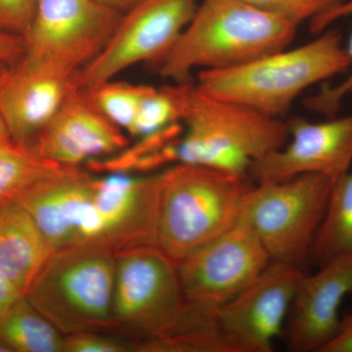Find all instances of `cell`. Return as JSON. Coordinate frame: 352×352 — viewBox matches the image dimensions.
Returning a JSON list of instances; mask_svg holds the SVG:
<instances>
[{"label": "cell", "instance_id": "obj_13", "mask_svg": "<svg viewBox=\"0 0 352 352\" xmlns=\"http://www.w3.org/2000/svg\"><path fill=\"white\" fill-rule=\"evenodd\" d=\"M286 144L252 164L254 182H276L305 173L335 180L352 166V113L311 122L300 117L287 120Z\"/></svg>", "mask_w": 352, "mask_h": 352}, {"label": "cell", "instance_id": "obj_8", "mask_svg": "<svg viewBox=\"0 0 352 352\" xmlns=\"http://www.w3.org/2000/svg\"><path fill=\"white\" fill-rule=\"evenodd\" d=\"M98 0H38L23 58L74 76L103 50L122 17Z\"/></svg>", "mask_w": 352, "mask_h": 352}, {"label": "cell", "instance_id": "obj_12", "mask_svg": "<svg viewBox=\"0 0 352 352\" xmlns=\"http://www.w3.org/2000/svg\"><path fill=\"white\" fill-rule=\"evenodd\" d=\"M305 274L302 268L270 263L247 288L215 310V322L229 352L273 351Z\"/></svg>", "mask_w": 352, "mask_h": 352}, {"label": "cell", "instance_id": "obj_25", "mask_svg": "<svg viewBox=\"0 0 352 352\" xmlns=\"http://www.w3.org/2000/svg\"><path fill=\"white\" fill-rule=\"evenodd\" d=\"M250 3L298 25L323 15L346 0H247Z\"/></svg>", "mask_w": 352, "mask_h": 352}, {"label": "cell", "instance_id": "obj_28", "mask_svg": "<svg viewBox=\"0 0 352 352\" xmlns=\"http://www.w3.org/2000/svg\"><path fill=\"white\" fill-rule=\"evenodd\" d=\"M24 50L22 36L0 31V62L16 63L22 58Z\"/></svg>", "mask_w": 352, "mask_h": 352}, {"label": "cell", "instance_id": "obj_7", "mask_svg": "<svg viewBox=\"0 0 352 352\" xmlns=\"http://www.w3.org/2000/svg\"><path fill=\"white\" fill-rule=\"evenodd\" d=\"M332 183L317 173L258 182L245 195L238 220L256 234L271 263L302 268L310 258Z\"/></svg>", "mask_w": 352, "mask_h": 352}, {"label": "cell", "instance_id": "obj_16", "mask_svg": "<svg viewBox=\"0 0 352 352\" xmlns=\"http://www.w3.org/2000/svg\"><path fill=\"white\" fill-rule=\"evenodd\" d=\"M76 75L58 73L23 57L10 65L0 82V113L10 138L31 144L61 107L76 85Z\"/></svg>", "mask_w": 352, "mask_h": 352}, {"label": "cell", "instance_id": "obj_30", "mask_svg": "<svg viewBox=\"0 0 352 352\" xmlns=\"http://www.w3.org/2000/svg\"><path fill=\"white\" fill-rule=\"evenodd\" d=\"M22 296L16 287L0 272V320Z\"/></svg>", "mask_w": 352, "mask_h": 352}, {"label": "cell", "instance_id": "obj_33", "mask_svg": "<svg viewBox=\"0 0 352 352\" xmlns=\"http://www.w3.org/2000/svg\"><path fill=\"white\" fill-rule=\"evenodd\" d=\"M12 64L4 63V62H0V82H1L2 78L6 75L7 69H8L9 66Z\"/></svg>", "mask_w": 352, "mask_h": 352}, {"label": "cell", "instance_id": "obj_14", "mask_svg": "<svg viewBox=\"0 0 352 352\" xmlns=\"http://www.w3.org/2000/svg\"><path fill=\"white\" fill-rule=\"evenodd\" d=\"M127 145L124 131L98 111L76 82L54 117L29 146L44 159L80 168L118 154Z\"/></svg>", "mask_w": 352, "mask_h": 352}, {"label": "cell", "instance_id": "obj_24", "mask_svg": "<svg viewBox=\"0 0 352 352\" xmlns=\"http://www.w3.org/2000/svg\"><path fill=\"white\" fill-rule=\"evenodd\" d=\"M177 122H180L177 108L166 87H152L141 101L129 133L144 138Z\"/></svg>", "mask_w": 352, "mask_h": 352}, {"label": "cell", "instance_id": "obj_18", "mask_svg": "<svg viewBox=\"0 0 352 352\" xmlns=\"http://www.w3.org/2000/svg\"><path fill=\"white\" fill-rule=\"evenodd\" d=\"M53 252L20 204L12 201L0 206V272L23 296Z\"/></svg>", "mask_w": 352, "mask_h": 352}, {"label": "cell", "instance_id": "obj_29", "mask_svg": "<svg viewBox=\"0 0 352 352\" xmlns=\"http://www.w3.org/2000/svg\"><path fill=\"white\" fill-rule=\"evenodd\" d=\"M321 352H352V314L340 321L339 331Z\"/></svg>", "mask_w": 352, "mask_h": 352}, {"label": "cell", "instance_id": "obj_22", "mask_svg": "<svg viewBox=\"0 0 352 352\" xmlns=\"http://www.w3.org/2000/svg\"><path fill=\"white\" fill-rule=\"evenodd\" d=\"M150 85L109 80L85 92L90 102L113 124L129 133Z\"/></svg>", "mask_w": 352, "mask_h": 352}, {"label": "cell", "instance_id": "obj_5", "mask_svg": "<svg viewBox=\"0 0 352 352\" xmlns=\"http://www.w3.org/2000/svg\"><path fill=\"white\" fill-rule=\"evenodd\" d=\"M116 263L115 252L100 245L54 252L25 298L64 336L113 335Z\"/></svg>", "mask_w": 352, "mask_h": 352}, {"label": "cell", "instance_id": "obj_23", "mask_svg": "<svg viewBox=\"0 0 352 352\" xmlns=\"http://www.w3.org/2000/svg\"><path fill=\"white\" fill-rule=\"evenodd\" d=\"M344 17H352V0H346L332 10L310 21L309 29L312 34H319L325 31L329 25ZM347 56L349 58V75L342 82L335 87L325 85L314 96L307 97L305 100V107L312 112L323 116L326 119L337 117L342 100L347 95L352 94V32L346 48Z\"/></svg>", "mask_w": 352, "mask_h": 352}, {"label": "cell", "instance_id": "obj_21", "mask_svg": "<svg viewBox=\"0 0 352 352\" xmlns=\"http://www.w3.org/2000/svg\"><path fill=\"white\" fill-rule=\"evenodd\" d=\"M64 340L25 296L0 320V340L12 352H64Z\"/></svg>", "mask_w": 352, "mask_h": 352}, {"label": "cell", "instance_id": "obj_19", "mask_svg": "<svg viewBox=\"0 0 352 352\" xmlns=\"http://www.w3.org/2000/svg\"><path fill=\"white\" fill-rule=\"evenodd\" d=\"M347 256H352V166L333 180L327 210L310 252V259L319 266Z\"/></svg>", "mask_w": 352, "mask_h": 352}, {"label": "cell", "instance_id": "obj_32", "mask_svg": "<svg viewBox=\"0 0 352 352\" xmlns=\"http://www.w3.org/2000/svg\"><path fill=\"white\" fill-rule=\"evenodd\" d=\"M8 138H10V135H9L8 129H7L3 118H2L1 113H0V141H3Z\"/></svg>", "mask_w": 352, "mask_h": 352}, {"label": "cell", "instance_id": "obj_27", "mask_svg": "<svg viewBox=\"0 0 352 352\" xmlns=\"http://www.w3.org/2000/svg\"><path fill=\"white\" fill-rule=\"evenodd\" d=\"M38 0H0V31L23 36L29 29Z\"/></svg>", "mask_w": 352, "mask_h": 352}, {"label": "cell", "instance_id": "obj_10", "mask_svg": "<svg viewBox=\"0 0 352 352\" xmlns=\"http://www.w3.org/2000/svg\"><path fill=\"white\" fill-rule=\"evenodd\" d=\"M157 206L159 173L94 175L78 245H100L115 254L155 245Z\"/></svg>", "mask_w": 352, "mask_h": 352}, {"label": "cell", "instance_id": "obj_6", "mask_svg": "<svg viewBox=\"0 0 352 352\" xmlns=\"http://www.w3.org/2000/svg\"><path fill=\"white\" fill-rule=\"evenodd\" d=\"M113 335L132 346L163 339L182 326L189 311L177 263L156 245L116 254Z\"/></svg>", "mask_w": 352, "mask_h": 352}, {"label": "cell", "instance_id": "obj_9", "mask_svg": "<svg viewBox=\"0 0 352 352\" xmlns=\"http://www.w3.org/2000/svg\"><path fill=\"white\" fill-rule=\"evenodd\" d=\"M198 6L197 0H141L122 14L100 53L76 73V85L88 92L135 65L160 63Z\"/></svg>", "mask_w": 352, "mask_h": 352}, {"label": "cell", "instance_id": "obj_3", "mask_svg": "<svg viewBox=\"0 0 352 352\" xmlns=\"http://www.w3.org/2000/svg\"><path fill=\"white\" fill-rule=\"evenodd\" d=\"M349 66L342 36L329 30L298 47H287L233 68L200 71L195 83L212 96L282 119L307 88L344 74Z\"/></svg>", "mask_w": 352, "mask_h": 352}, {"label": "cell", "instance_id": "obj_26", "mask_svg": "<svg viewBox=\"0 0 352 352\" xmlns=\"http://www.w3.org/2000/svg\"><path fill=\"white\" fill-rule=\"evenodd\" d=\"M131 344L117 336L104 333H76L65 336L64 352H127Z\"/></svg>", "mask_w": 352, "mask_h": 352}, {"label": "cell", "instance_id": "obj_11", "mask_svg": "<svg viewBox=\"0 0 352 352\" xmlns=\"http://www.w3.org/2000/svg\"><path fill=\"white\" fill-rule=\"evenodd\" d=\"M270 263L256 234L238 220L177 263L183 295L190 305L214 312L247 288Z\"/></svg>", "mask_w": 352, "mask_h": 352}, {"label": "cell", "instance_id": "obj_2", "mask_svg": "<svg viewBox=\"0 0 352 352\" xmlns=\"http://www.w3.org/2000/svg\"><path fill=\"white\" fill-rule=\"evenodd\" d=\"M296 30L247 0H203L159 73L173 83L193 82L196 69L233 68L289 47Z\"/></svg>", "mask_w": 352, "mask_h": 352}, {"label": "cell", "instance_id": "obj_4", "mask_svg": "<svg viewBox=\"0 0 352 352\" xmlns=\"http://www.w3.org/2000/svg\"><path fill=\"white\" fill-rule=\"evenodd\" d=\"M251 178L178 163L159 173L156 243L176 263L238 221Z\"/></svg>", "mask_w": 352, "mask_h": 352}, {"label": "cell", "instance_id": "obj_20", "mask_svg": "<svg viewBox=\"0 0 352 352\" xmlns=\"http://www.w3.org/2000/svg\"><path fill=\"white\" fill-rule=\"evenodd\" d=\"M73 166L39 156L29 145L11 138L0 141V206L15 201L38 183L62 175Z\"/></svg>", "mask_w": 352, "mask_h": 352}, {"label": "cell", "instance_id": "obj_1", "mask_svg": "<svg viewBox=\"0 0 352 352\" xmlns=\"http://www.w3.org/2000/svg\"><path fill=\"white\" fill-rule=\"evenodd\" d=\"M184 133L175 143L178 163L210 166L249 177L252 164L281 149L287 122L251 107L206 94L196 83L164 85Z\"/></svg>", "mask_w": 352, "mask_h": 352}, {"label": "cell", "instance_id": "obj_31", "mask_svg": "<svg viewBox=\"0 0 352 352\" xmlns=\"http://www.w3.org/2000/svg\"><path fill=\"white\" fill-rule=\"evenodd\" d=\"M104 6L115 9L119 12L124 13L131 8L132 6L138 4L141 0H98Z\"/></svg>", "mask_w": 352, "mask_h": 352}, {"label": "cell", "instance_id": "obj_15", "mask_svg": "<svg viewBox=\"0 0 352 352\" xmlns=\"http://www.w3.org/2000/svg\"><path fill=\"white\" fill-rule=\"evenodd\" d=\"M352 293V256H342L303 275L298 285L285 332L289 351L321 352L340 326V307Z\"/></svg>", "mask_w": 352, "mask_h": 352}, {"label": "cell", "instance_id": "obj_17", "mask_svg": "<svg viewBox=\"0 0 352 352\" xmlns=\"http://www.w3.org/2000/svg\"><path fill=\"white\" fill-rule=\"evenodd\" d=\"M94 175L80 168L44 180L16 199L31 214L53 252L78 244Z\"/></svg>", "mask_w": 352, "mask_h": 352}]
</instances>
